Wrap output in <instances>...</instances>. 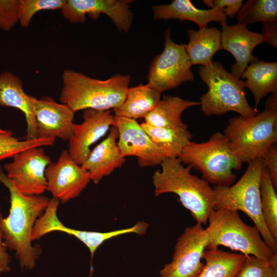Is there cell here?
<instances>
[{"instance_id": "1", "label": "cell", "mask_w": 277, "mask_h": 277, "mask_svg": "<svg viewBox=\"0 0 277 277\" xmlns=\"http://www.w3.org/2000/svg\"><path fill=\"white\" fill-rule=\"evenodd\" d=\"M0 182L9 190L10 208L3 217L0 212V231L7 248L14 250L22 269L30 270L36 265L41 252L38 246L31 245V235L36 221L44 213L50 200L39 195H26L20 192L0 167Z\"/></svg>"}, {"instance_id": "2", "label": "cell", "mask_w": 277, "mask_h": 277, "mask_svg": "<svg viewBox=\"0 0 277 277\" xmlns=\"http://www.w3.org/2000/svg\"><path fill=\"white\" fill-rule=\"evenodd\" d=\"M161 165L162 170L156 171L152 176L155 196L176 194L197 223L206 224L210 211L214 209L213 188L204 179L192 174V167H184L179 157L166 158Z\"/></svg>"}, {"instance_id": "3", "label": "cell", "mask_w": 277, "mask_h": 277, "mask_svg": "<svg viewBox=\"0 0 277 277\" xmlns=\"http://www.w3.org/2000/svg\"><path fill=\"white\" fill-rule=\"evenodd\" d=\"M60 100L74 112L87 109L105 111L123 104L129 88L130 76L116 74L107 80H99L66 70L63 73Z\"/></svg>"}, {"instance_id": "4", "label": "cell", "mask_w": 277, "mask_h": 277, "mask_svg": "<svg viewBox=\"0 0 277 277\" xmlns=\"http://www.w3.org/2000/svg\"><path fill=\"white\" fill-rule=\"evenodd\" d=\"M264 163L262 158L249 163L239 180L230 186H214V209L242 211L258 228L265 244L273 254H277V239L270 233L261 211L260 181Z\"/></svg>"}, {"instance_id": "5", "label": "cell", "mask_w": 277, "mask_h": 277, "mask_svg": "<svg viewBox=\"0 0 277 277\" xmlns=\"http://www.w3.org/2000/svg\"><path fill=\"white\" fill-rule=\"evenodd\" d=\"M223 133L242 163L262 158L277 141V108L265 109L249 117H233Z\"/></svg>"}, {"instance_id": "6", "label": "cell", "mask_w": 277, "mask_h": 277, "mask_svg": "<svg viewBox=\"0 0 277 277\" xmlns=\"http://www.w3.org/2000/svg\"><path fill=\"white\" fill-rule=\"evenodd\" d=\"M200 76L208 88L200 97L203 112L207 116L219 115L234 111L244 117L257 114V108L252 107L247 100L243 81L229 72L219 62L201 66Z\"/></svg>"}, {"instance_id": "7", "label": "cell", "mask_w": 277, "mask_h": 277, "mask_svg": "<svg viewBox=\"0 0 277 277\" xmlns=\"http://www.w3.org/2000/svg\"><path fill=\"white\" fill-rule=\"evenodd\" d=\"M179 158L214 186H230L236 178L233 170L240 169L243 164L230 149L227 137L220 132L206 142L190 141Z\"/></svg>"}, {"instance_id": "8", "label": "cell", "mask_w": 277, "mask_h": 277, "mask_svg": "<svg viewBox=\"0 0 277 277\" xmlns=\"http://www.w3.org/2000/svg\"><path fill=\"white\" fill-rule=\"evenodd\" d=\"M208 221L210 239L206 249H216L221 245L246 256L253 255L263 260H269L274 255L264 242L256 226L245 224L238 211L213 209Z\"/></svg>"}, {"instance_id": "9", "label": "cell", "mask_w": 277, "mask_h": 277, "mask_svg": "<svg viewBox=\"0 0 277 277\" xmlns=\"http://www.w3.org/2000/svg\"><path fill=\"white\" fill-rule=\"evenodd\" d=\"M191 66L186 44L174 43L168 29L164 33V49L154 57L150 65L148 84L161 93L186 82L193 81L194 76Z\"/></svg>"}, {"instance_id": "10", "label": "cell", "mask_w": 277, "mask_h": 277, "mask_svg": "<svg viewBox=\"0 0 277 277\" xmlns=\"http://www.w3.org/2000/svg\"><path fill=\"white\" fill-rule=\"evenodd\" d=\"M209 239L208 228L200 223L186 228L176 241L172 261L160 270L161 277H196L204 267L202 259Z\"/></svg>"}, {"instance_id": "11", "label": "cell", "mask_w": 277, "mask_h": 277, "mask_svg": "<svg viewBox=\"0 0 277 277\" xmlns=\"http://www.w3.org/2000/svg\"><path fill=\"white\" fill-rule=\"evenodd\" d=\"M51 158L41 147L31 148L13 156L4 166L7 177L26 195H39L47 190L45 170Z\"/></svg>"}, {"instance_id": "12", "label": "cell", "mask_w": 277, "mask_h": 277, "mask_svg": "<svg viewBox=\"0 0 277 277\" xmlns=\"http://www.w3.org/2000/svg\"><path fill=\"white\" fill-rule=\"evenodd\" d=\"M59 205L57 199L50 200L43 215L37 219L33 227L31 238L39 239L46 234L52 231H62L73 235L83 243L89 249L91 260L95 251L106 241L125 234L134 233L138 235L146 233L148 224L144 221H139L134 226L106 232L76 230L65 226L58 220L57 210Z\"/></svg>"}, {"instance_id": "13", "label": "cell", "mask_w": 277, "mask_h": 277, "mask_svg": "<svg viewBox=\"0 0 277 277\" xmlns=\"http://www.w3.org/2000/svg\"><path fill=\"white\" fill-rule=\"evenodd\" d=\"M45 177L47 190L62 203L79 196L91 181L89 172L74 161L67 150L63 151L57 162L47 167Z\"/></svg>"}, {"instance_id": "14", "label": "cell", "mask_w": 277, "mask_h": 277, "mask_svg": "<svg viewBox=\"0 0 277 277\" xmlns=\"http://www.w3.org/2000/svg\"><path fill=\"white\" fill-rule=\"evenodd\" d=\"M131 0H66L62 8L63 16L72 23H84L86 15L92 19L101 14L107 15L118 30L129 31L133 13L130 9Z\"/></svg>"}, {"instance_id": "15", "label": "cell", "mask_w": 277, "mask_h": 277, "mask_svg": "<svg viewBox=\"0 0 277 277\" xmlns=\"http://www.w3.org/2000/svg\"><path fill=\"white\" fill-rule=\"evenodd\" d=\"M113 126L117 129V145L123 157H137L142 168L161 164L166 159L136 120L114 115Z\"/></svg>"}, {"instance_id": "16", "label": "cell", "mask_w": 277, "mask_h": 277, "mask_svg": "<svg viewBox=\"0 0 277 277\" xmlns=\"http://www.w3.org/2000/svg\"><path fill=\"white\" fill-rule=\"evenodd\" d=\"M37 138H59L69 140L73 134L75 112L67 105L60 104L49 96L40 99L30 96Z\"/></svg>"}, {"instance_id": "17", "label": "cell", "mask_w": 277, "mask_h": 277, "mask_svg": "<svg viewBox=\"0 0 277 277\" xmlns=\"http://www.w3.org/2000/svg\"><path fill=\"white\" fill-rule=\"evenodd\" d=\"M114 117L109 110H84L83 123L73 124V134L68 140V151L77 164H84L90 153L91 146L113 126Z\"/></svg>"}, {"instance_id": "18", "label": "cell", "mask_w": 277, "mask_h": 277, "mask_svg": "<svg viewBox=\"0 0 277 277\" xmlns=\"http://www.w3.org/2000/svg\"><path fill=\"white\" fill-rule=\"evenodd\" d=\"M221 26L222 49L228 51L234 57L235 63L231 67V73L240 78L248 65L258 60L252 53L255 47L265 42L264 36L239 23L232 26L226 23Z\"/></svg>"}, {"instance_id": "19", "label": "cell", "mask_w": 277, "mask_h": 277, "mask_svg": "<svg viewBox=\"0 0 277 277\" xmlns=\"http://www.w3.org/2000/svg\"><path fill=\"white\" fill-rule=\"evenodd\" d=\"M117 129L112 126L108 136L91 151L82 165L95 184H98L104 176L110 174L125 162L117 145Z\"/></svg>"}, {"instance_id": "20", "label": "cell", "mask_w": 277, "mask_h": 277, "mask_svg": "<svg viewBox=\"0 0 277 277\" xmlns=\"http://www.w3.org/2000/svg\"><path fill=\"white\" fill-rule=\"evenodd\" d=\"M152 10L155 19L189 21L196 24L199 28L208 27V24L213 21L218 22L221 25L227 22L223 9H200L189 0H174L169 4L154 5Z\"/></svg>"}, {"instance_id": "21", "label": "cell", "mask_w": 277, "mask_h": 277, "mask_svg": "<svg viewBox=\"0 0 277 277\" xmlns=\"http://www.w3.org/2000/svg\"><path fill=\"white\" fill-rule=\"evenodd\" d=\"M30 96L24 90L19 77L10 71L0 73V106L16 108L23 112L27 123L26 139L37 138L35 119Z\"/></svg>"}, {"instance_id": "22", "label": "cell", "mask_w": 277, "mask_h": 277, "mask_svg": "<svg viewBox=\"0 0 277 277\" xmlns=\"http://www.w3.org/2000/svg\"><path fill=\"white\" fill-rule=\"evenodd\" d=\"M189 42L186 50L191 64L207 66L216 52L222 49L221 31L215 27H203L187 31Z\"/></svg>"}, {"instance_id": "23", "label": "cell", "mask_w": 277, "mask_h": 277, "mask_svg": "<svg viewBox=\"0 0 277 277\" xmlns=\"http://www.w3.org/2000/svg\"><path fill=\"white\" fill-rule=\"evenodd\" d=\"M241 77L245 87L253 95L255 107L269 93H277V63L266 62L259 59L248 65Z\"/></svg>"}, {"instance_id": "24", "label": "cell", "mask_w": 277, "mask_h": 277, "mask_svg": "<svg viewBox=\"0 0 277 277\" xmlns=\"http://www.w3.org/2000/svg\"><path fill=\"white\" fill-rule=\"evenodd\" d=\"M199 105V102L170 95H163L157 106L144 117L145 123L157 127L188 128L181 119L182 114L187 108Z\"/></svg>"}, {"instance_id": "25", "label": "cell", "mask_w": 277, "mask_h": 277, "mask_svg": "<svg viewBox=\"0 0 277 277\" xmlns=\"http://www.w3.org/2000/svg\"><path fill=\"white\" fill-rule=\"evenodd\" d=\"M161 93L149 84L129 87L123 104L113 109L115 116L136 120L145 117L159 104Z\"/></svg>"}, {"instance_id": "26", "label": "cell", "mask_w": 277, "mask_h": 277, "mask_svg": "<svg viewBox=\"0 0 277 277\" xmlns=\"http://www.w3.org/2000/svg\"><path fill=\"white\" fill-rule=\"evenodd\" d=\"M153 142L167 159L178 158L185 146L191 141L192 134L188 128H166L140 124Z\"/></svg>"}, {"instance_id": "27", "label": "cell", "mask_w": 277, "mask_h": 277, "mask_svg": "<svg viewBox=\"0 0 277 277\" xmlns=\"http://www.w3.org/2000/svg\"><path fill=\"white\" fill-rule=\"evenodd\" d=\"M246 256L218 248L206 249L203 255L205 264L196 277H236Z\"/></svg>"}, {"instance_id": "28", "label": "cell", "mask_w": 277, "mask_h": 277, "mask_svg": "<svg viewBox=\"0 0 277 277\" xmlns=\"http://www.w3.org/2000/svg\"><path fill=\"white\" fill-rule=\"evenodd\" d=\"M264 165L260 181L261 206L266 226L272 236L277 239V195Z\"/></svg>"}, {"instance_id": "29", "label": "cell", "mask_w": 277, "mask_h": 277, "mask_svg": "<svg viewBox=\"0 0 277 277\" xmlns=\"http://www.w3.org/2000/svg\"><path fill=\"white\" fill-rule=\"evenodd\" d=\"M236 21L246 26L259 22H277V1H247L237 13Z\"/></svg>"}, {"instance_id": "30", "label": "cell", "mask_w": 277, "mask_h": 277, "mask_svg": "<svg viewBox=\"0 0 277 277\" xmlns=\"http://www.w3.org/2000/svg\"><path fill=\"white\" fill-rule=\"evenodd\" d=\"M55 139L52 138L21 141L13 136L11 130H5L0 127V161L11 157L25 150L43 146H52Z\"/></svg>"}, {"instance_id": "31", "label": "cell", "mask_w": 277, "mask_h": 277, "mask_svg": "<svg viewBox=\"0 0 277 277\" xmlns=\"http://www.w3.org/2000/svg\"><path fill=\"white\" fill-rule=\"evenodd\" d=\"M236 277H277V254L269 260L246 255Z\"/></svg>"}, {"instance_id": "32", "label": "cell", "mask_w": 277, "mask_h": 277, "mask_svg": "<svg viewBox=\"0 0 277 277\" xmlns=\"http://www.w3.org/2000/svg\"><path fill=\"white\" fill-rule=\"evenodd\" d=\"M66 0H19L18 20L24 28L29 26L33 15L42 10L63 8Z\"/></svg>"}, {"instance_id": "33", "label": "cell", "mask_w": 277, "mask_h": 277, "mask_svg": "<svg viewBox=\"0 0 277 277\" xmlns=\"http://www.w3.org/2000/svg\"><path fill=\"white\" fill-rule=\"evenodd\" d=\"M19 0H0V29L10 31L18 22Z\"/></svg>"}, {"instance_id": "34", "label": "cell", "mask_w": 277, "mask_h": 277, "mask_svg": "<svg viewBox=\"0 0 277 277\" xmlns=\"http://www.w3.org/2000/svg\"><path fill=\"white\" fill-rule=\"evenodd\" d=\"M204 4L210 8H221L224 9L226 16L233 17L242 6V0H204Z\"/></svg>"}, {"instance_id": "35", "label": "cell", "mask_w": 277, "mask_h": 277, "mask_svg": "<svg viewBox=\"0 0 277 277\" xmlns=\"http://www.w3.org/2000/svg\"><path fill=\"white\" fill-rule=\"evenodd\" d=\"M264 166L267 169L269 175L275 189L277 188V149L275 145H272L262 157Z\"/></svg>"}, {"instance_id": "36", "label": "cell", "mask_w": 277, "mask_h": 277, "mask_svg": "<svg viewBox=\"0 0 277 277\" xmlns=\"http://www.w3.org/2000/svg\"><path fill=\"white\" fill-rule=\"evenodd\" d=\"M265 41L277 47V22H267L263 23L262 33Z\"/></svg>"}, {"instance_id": "37", "label": "cell", "mask_w": 277, "mask_h": 277, "mask_svg": "<svg viewBox=\"0 0 277 277\" xmlns=\"http://www.w3.org/2000/svg\"><path fill=\"white\" fill-rule=\"evenodd\" d=\"M7 249L0 231V274L2 273L8 272L10 270V267L9 265L10 260L9 255L6 252Z\"/></svg>"}, {"instance_id": "38", "label": "cell", "mask_w": 277, "mask_h": 277, "mask_svg": "<svg viewBox=\"0 0 277 277\" xmlns=\"http://www.w3.org/2000/svg\"><path fill=\"white\" fill-rule=\"evenodd\" d=\"M277 93H272L265 103V109L277 108Z\"/></svg>"}]
</instances>
